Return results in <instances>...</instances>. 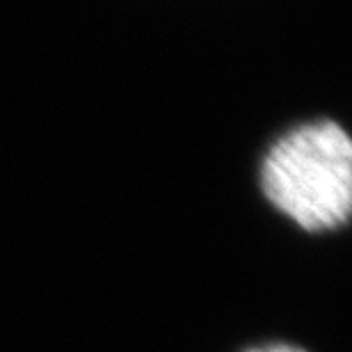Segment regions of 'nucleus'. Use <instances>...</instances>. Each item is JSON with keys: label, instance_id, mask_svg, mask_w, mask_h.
Instances as JSON below:
<instances>
[{"label": "nucleus", "instance_id": "2", "mask_svg": "<svg viewBox=\"0 0 352 352\" xmlns=\"http://www.w3.org/2000/svg\"><path fill=\"white\" fill-rule=\"evenodd\" d=\"M245 352H307V350L291 346V343H265V346H256V348H250Z\"/></svg>", "mask_w": 352, "mask_h": 352}, {"label": "nucleus", "instance_id": "1", "mask_svg": "<svg viewBox=\"0 0 352 352\" xmlns=\"http://www.w3.org/2000/svg\"><path fill=\"white\" fill-rule=\"evenodd\" d=\"M263 190L274 206L307 231H332L352 208V144L334 122L291 131L263 163Z\"/></svg>", "mask_w": 352, "mask_h": 352}]
</instances>
